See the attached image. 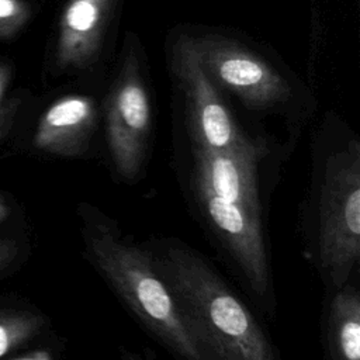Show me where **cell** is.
<instances>
[{"label": "cell", "instance_id": "4fadbf2b", "mask_svg": "<svg viewBox=\"0 0 360 360\" xmlns=\"http://www.w3.org/2000/svg\"><path fill=\"white\" fill-rule=\"evenodd\" d=\"M20 107V98L13 97L0 103V138H3L14 124Z\"/></svg>", "mask_w": 360, "mask_h": 360}, {"label": "cell", "instance_id": "9a60e30c", "mask_svg": "<svg viewBox=\"0 0 360 360\" xmlns=\"http://www.w3.org/2000/svg\"><path fill=\"white\" fill-rule=\"evenodd\" d=\"M10 79H11V68L7 63L0 62V103L3 101Z\"/></svg>", "mask_w": 360, "mask_h": 360}, {"label": "cell", "instance_id": "5bb4252c", "mask_svg": "<svg viewBox=\"0 0 360 360\" xmlns=\"http://www.w3.org/2000/svg\"><path fill=\"white\" fill-rule=\"evenodd\" d=\"M20 255V246L17 240L0 239V273L4 271Z\"/></svg>", "mask_w": 360, "mask_h": 360}, {"label": "cell", "instance_id": "30bf717a", "mask_svg": "<svg viewBox=\"0 0 360 360\" xmlns=\"http://www.w3.org/2000/svg\"><path fill=\"white\" fill-rule=\"evenodd\" d=\"M329 360H360V295L343 285L333 297L328 315Z\"/></svg>", "mask_w": 360, "mask_h": 360}, {"label": "cell", "instance_id": "e0dca14e", "mask_svg": "<svg viewBox=\"0 0 360 360\" xmlns=\"http://www.w3.org/2000/svg\"><path fill=\"white\" fill-rule=\"evenodd\" d=\"M10 214V207L3 195H0V224L8 217Z\"/></svg>", "mask_w": 360, "mask_h": 360}, {"label": "cell", "instance_id": "ba28073f", "mask_svg": "<svg viewBox=\"0 0 360 360\" xmlns=\"http://www.w3.org/2000/svg\"><path fill=\"white\" fill-rule=\"evenodd\" d=\"M97 108L93 97L69 94L53 101L38 121L34 146L42 152L62 156H83L96 129Z\"/></svg>", "mask_w": 360, "mask_h": 360}, {"label": "cell", "instance_id": "5b68a950", "mask_svg": "<svg viewBox=\"0 0 360 360\" xmlns=\"http://www.w3.org/2000/svg\"><path fill=\"white\" fill-rule=\"evenodd\" d=\"M107 145L112 166L124 180H134L146 160L152 114L136 55L129 51L104 100Z\"/></svg>", "mask_w": 360, "mask_h": 360}, {"label": "cell", "instance_id": "9c48e42d", "mask_svg": "<svg viewBox=\"0 0 360 360\" xmlns=\"http://www.w3.org/2000/svg\"><path fill=\"white\" fill-rule=\"evenodd\" d=\"M117 0H68L59 21L56 65L84 69L96 62Z\"/></svg>", "mask_w": 360, "mask_h": 360}, {"label": "cell", "instance_id": "52a82bcc", "mask_svg": "<svg viewBox=\"0 0 360 360\" xmlns=\"http://www.w3.org/2000/svg\"><path fill=\"white\" fill-rule=\"evenodd\" d=\"M173 69L183 89L193 148L222 152L250 141L239 128L215 84L201 68L191 38L177 41Z\"/></svg>", "mask_w": 360, "mask_h": 360}, {"label": "cell", "instance_id": "2e32d148", "mask_svg": "<svg viewBox=\"0 0 360 360\" xmlns=\"http://www.w3.org/2000/svg\"><path fill=\"white\" fill-rule=\"evenodd\" d=\"M11 360H53V356L46 349H38V350H32L30 353H25L24 356H20V357H15Z\"/></svg>", "mask_w": 360, "mask_h": 360}, {"label": "cell", "instance_id": "8fae6325", "mask_svg": "<svg viewBox=\"0 0 360 360\" xmlns=\"http://www.w3.org/2000/svg\"><path fill=\"white\" fill-rule=\"evenodd\" d=\"M44 319L32 312H0V357L31 340Z\"/></svg>", "mask_w": 360, "mask_h": 360}, {"label": "cell", "instance_id": "277c9868", "mask_svg": "<svg viewBox=\"0 0 360 360\" xmlns=\"http://www.w3.org/2000/svg\"><path fill=\"white\" fill-rule=\"evenodd\" d=\"M314 259L325 280L346 285L360 257V146L352 141L332 152L312 195Z\"/></svg>", "mask_w": 360, "mask_h": 360}, {"label": "cell", "instance_id": "ac0fdd59", "mask_svg": "<svg viewBox=\"0 0 360 360\" xmlns=\"http://www.w3.org/2000/svg\"><path fill=\"white\" fill-rule=\"evenodd\" d=\"M122 360H127V359H122Z\"/></svg>", "mask_w": 360, "mask_h": 360}, {"label": "cell", "instance_id": "3957f363", "mask_svg": "<svg viewBox=\"0 0 360 360\" xmlns=\"http://www.w3.org/2000/svg\"><path fill=\"white\" fill-rule=\"evenodd\" d=\"M82 217L90 262L139 322L180 360H211L184 323L149 249L124 238L97 207L86 205Z\"/></svg>", "mask_w": 360, "mask_h": 360}, {"label": "cell", "instance_id": "7a4b0ae2", "mask_svg": "<svg viewBox=\"0 0 360 360\" xmlns=\"http://www.w3.org/2000/svg\"><path fill=\"white\" fill-rule=\"evenodd\" d=\"M149 252L184 323L211 360H278L252 312L204 257L170 240Z\"/></svg>", "mask_w": 360, "mask_h": 360}, {"label": "cell", "instance_id": "6da1fadb", "mask_svg": "<svg viewBox=\"0 0 360 360\" xmlns=\"http://www.w3.org/2000/svg\"><path fill=\"white\" fill-rule=\"evenodd\" d=\"M264 155L262 139L222 152L193 148L190 180L205 225L260 298H267L271 288L257 188V167Z\"/></svg>", "mask_w": 360, "mask_h": 360}, {"label": "cell", "instance_id": "8992f818", "mask_svg": "<svg viewBox=\"0 0 360 360\" xmlns=\"http://www.w3.org/2000/svg\"><path fill=\"white\" fill-rule=\"evenodd\" d=\"M191 45L211 82L236 96L246 107L269 110L291 97L287 80L242 44L207 35L191 38Z\"/></svg>", "mask_w": 360, "mask_h": 360}, {"label": "cell", "instance_id": "7c38bea8", "mask_svg": "<svg viewBox=\"0 0 360 360\" xmlns=\"http://www.w3.org/2000/svg\"><path fill=\"white\" fill-rule=\"evenodd\" d=\"M30 17L31 7L25 0H0V39L20 32Z\"/></svg>", "mask_w": 360, "mask_h": 360}]
</instances>
